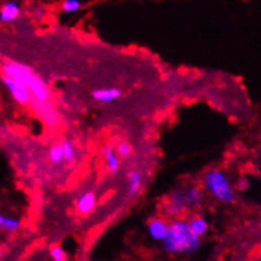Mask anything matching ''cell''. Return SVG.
<instances>
[{
	"label": "cell",
	"mask_w": 261,
	"mask_h": 261,
	"mask_svg": "<svg viewBox=\"0 0 261 261\" xmlns=\"http://www.w3.org/2000/svg\"><path fill=\"white\" fill-rule=\"evenodd\" d=\"M202 244V237L197 236L190 228L188 221L175 219L169 223L168 236L163 241V247L169 254L189 255L197 251Z\"/></svg>",
	"instance_id": "1"
},
{
	"label": "cell",
	"mask_w": 261,
	"mask_h": 261,
	"mask_svg": "<svg viewBox=\"0 0 261 261\" xmlns=\"http://www.w3.org/2000/svg\"><path fill=\"white\" fill-rule=\"evenodd\" d=\"M2 71L3 76L27 88L31 94L41 103L47 101L51 96V90H49L48 85L27 65L15 61L5 62L2 66Z\"/></svg>",
	"instance_id": "2"
},
{
	"label": "cell",
	"mask_w": 261,
	"mask_h": 261,
	"mask_svg": "<svg viewBox=\"0 0 261 261\" xmlns=\"http://www.w3.org/2000/svg\"><path fill=\"white\" fill-rule=\"evenodd\" d=\"M205 190L221 203H233L236 200V190L228 176L219 169L207 171L203 179Z\"/></svg>",
	"instance_id": "3"
},
{
	"label": "cell",
	"mask_w": 261,
	"mask_h": 261,
	"mask_svg": "<svg viewBox=\"0 0 261 261\" xmlns=\"http://www.w3.org/2000/svg\"><path fill=\"white\" fill-rule=\"evenodd\" d=\"M189 208L185 202L184 189H177L171 193L168 202H166V213L171 217H177V216H181L182 213L187 212Z\"/></svg>",
	"instance_id": "4"
},
{
	"label": "cell",
	"mask_w": 261,
	"mask_h": 261,
	"mask_svg": "<svg viewBox=\"0 0 261 261\" xmlns=\"http://www.w3.org/2000/svg\"><path fill=\"white\" fill-rule=\"evenodd\" d=\"M0 79H2L4 87L7 88V90L9 91V94L12 95V98L14 99L18 104H23V106H24V104L30 103L31 98H32V94H31V91L28 90L27 88L18 84V83L13 82V80L8 79V77L3 76V75L0 76Z\"/></svg>",
	"instance_id": "5"
},
{
	"label": "cell",
	"mask_w": 261,
	"mask_h": 261,
	"mask_svg": "<svg viewBox=\"0 0 261 261\" xmlns=\"http://www.w3.org/2000/svg\"><path fill=\"white\" fill-rule=\"evenodd\" d=\"M147 232L150 234V237L155 241H161L163 242L165 240V237L168 236L169 232V223L166 221L161 218H155L148 223Z\"/></svg>",
	"instance_id": "6"
},
{
	"label": "cell",
	"mask_w": 261,
	"mask_h": 261,
	"mask_svg": "<svg viewBox=\"0 0 261 261\" xmlns=\"http://www.w3.org/2000/svg\"><path fill=\"white\" fill-rule=\"evenodd\" d=\"M93 98L100 103H112L121 98L122 90L118 88H101L91 93Z\"/></svg>",
	"instance_id": "7"
},
{
	"label": "cell",
	"mask_w": 261,
	"mask_h": 261,
	"mask_svg": "<svg viewBox=\"0 0 261 261\" xmlns=\"http://www.w3.org/2000/svg\"><path fill=\"white\" fill-rule=\"evenodd\" d=\"M20 14V5L15 2H8L0 8V20L10 23L17 19Z\"/></svg>",
	"instance_id": "8"
},
{
	"label": "cell",
	"mask_w": 261,
	"mask_h": 261,
	"mask_svg": "<svg viewBox=\"0 0 261 261\" xmlns=\"http://www.w3.org/2000/svg\"><path fill=\"white\" fill-rule=\"evenodd\" d=\"M96 205V195L94 193L88 192L84 193L83 195H80V198L77 199L76 207L77 211L83 215H89L90 212H93V210Z\"/></svg>",
	"instance_id": "9"
},
{
	"label": "cell",
	"mask_w": 261,
	"mask_h": 261,
	"mask_svg": "<svg viewBox=\"0 0 261 261\" xmlns=\"http://www.w3.org/2000/svg\"><path fill=\"white\" fill-rule=\"evenodd\" d=\"M185 193V202H187L188 208H198L204 202L202 189L198 187H190L189 189L184 190Z\"/></svg>",
	"instance_id": "10"
},
{
	"label": "cell",
	"mask_w": 261,
	"mask_h": 261,
	"mask_svg": "<svg viewBox=\"0 0 261 261\" xmlns=\"http://www.w3.org/2000/svg\"><path fill=\"white\" fill-rule=\"evenodd\" d=\"M103 158L106 160L107 168L111 171L112 174L117 173L119 170V166H121V161H119L118 155H117L116 150H114L112 146H106L103 148Z\"/></svg>",
	"instance_id": "11"
},
{
	"label": "cell",
	"mask_w": 261,
	"mask_h": 261,
	"mask_svg": "<svg viewBox=\"0 0 261 261\" xmlns=\"http://www.w3.org/2000/svg\"><path fill=\"white\" fill-rule=\"evenodd\" d=\"M20 227H22V222L19 218L0 213V231L13 233V232H17Z\"/></svg>",
	"instance_id": "12"
},
{
	"label": "cell",
	"mask_w": 261,
	"mask_h": 261,
	"mask_svg": "<svg viewBox=\"0 0 261 261\" xmlns=\"http://www.w3.org/2000/svg\"><path fill=\"white\" fill-rule=\"evenodd\" d=\"M188 223H189L192 231L199 237L204 236V234H207L208 231H210V223H208L207 218L202 217V216H195V217H193Z\"/></svg>",
	"instance_id": "13"
},
{
	"label": "cell",
	"mask_w": 261,
	"mask_h": 261,
	"mask_svg": "<svg viewBox=\"0 0 261 261\" xmlns=\"http://www.w3.org/2000/svg\"><path fill=\"white\" fill-rule=\"evenodd\" d=\"M142 185V176L138 171H130L128 175V194L132 195L137 194Z\"/></svg>",
	"instance_id": "14"
},
{
	"label": "cell",
	"mask_w": 261,
	"mask_h": 261,
	"mask_svg": "<svg viewBox=\"0 0 261 261\" xmlns=\"http://www.w3.org/2000/svg\"><path fill=\"white\" fill-rule=\"evenodd\" d=\"M62 152H64V161H67V163H71V161L75 160L76 158V148L72 145V142L70 141H64L61 143Z\"/></svg>",
	"instance_id": "15"
},
{
	"label": "cell",
	"mask_w": 261,
	"mask_h": 261,
	"mask_svg": "<svg viewBox=\"0 0 261 261\" xmlns=\"http://www.w3.org/2000/svg\"><path fill=\"white\" fill-rule=\"evenodd\" d=\"M49 160L52 164H61L64 163V152H62L61 143H57V145L52 146L51 150H49Z\"/></svg>",
	"instance_id": "16"
},
{
	"label": "cell",
	"mask_w": 261,
	"mask_h": 261,
	"mask_svg": "<svg viewBox=\"0 0 261 261\" xmlns=\"http://www.w3.org/2000/svg\"><path fill=\"white\" fill-rule=\"evenodd\" d=\"M82 8V2L79 0H65L62 3V10L65 13H75Z\"/></svg>",
	"instance_id": "17"
},
{
	"label": "cell",
	"mask_w": 261,
	"mask_h": 261,
	"mask_svg": "<svg viewBox=\"0 0 261 261\" xmlns=\"http://www.w3.org/2000/svg\"><path fill=\"white\" fill-rule=\"evenodd\" d=\"M132 151H133V147L132 145L128 142H121L118 145V147H117L116 152L117 155H118V158H129L130 155H132Z\"/></svg>",
	"instance_id": "18"
},
{
	"label": "cell",
	"mask_w": 261,
	"mask_h": 261,
	"mask_svg": "<svg viewBox=\"0 0 261 261\" xmlns=\"http://www.w3.org/2000/svg\"><path fill=\"white\" fill-rule=\"evenodd\" d=\"M49 255L54 259V261H67L66 255H65V251L62 250V247L60 246H54L49 250Z\"/></svg>",
	"instance_id": "19"
},
{
	"label": "cell",
	"mask_w": 261,
	"mask_h": 261,
	"mask_svg": "<svg viewBox=\"0 0 261 261\" xmlns=\"http://www.w3.org/2000/svg\"><path fill=\"white\" fill-rule=\"evenodd\" d=\"M36 15H43V12H42V10H37Z\"/></svg>",
	"instance_id": "20"
}]
</instances>
